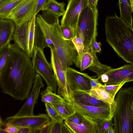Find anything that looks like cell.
Instances as JSON below:
<instances>
[{
  "instance_id": "obj_1",
  "label": "cell",
  "mask_w": 133,
  "mask_h": 133,
  "mask_svg": "<svg viewBox=\"0 0 133 133\" xmlns=\"http://www.w3.org/2000/svg\"><path fill=\"white\" fill-rule=\"evenodd\" d=\"M30 58L14 44H10L8 61L0 72V85L3 93L17 100L27 98L36 73Z\"/></svg>"
},
{
  "instance_id": "obj_2",
  "label": "cell",
  "mask_w": 133,
  "mask_h": 133,
  "mask_svg": "<svg viewBox=\"0 0 133 133\" xmlns=\"http://www.w3.org/2000/svg\"><path fill=\"white\" fill-rule=\"evenodd\" d=\"M105 28L106 42L119 57L133 64V28L115 14L106 16Z\"/></svg>"
},
{
  "instance_id": "obj_3",
  "label": "cell",
  "mask_w": 133,
  "mask_h": 133,
  "mask_svg": "<svg viewBox=\"0 0 133 133\" xmlns=\"http://www.w3.org/2000/svg\"><path fill=\"white\" fill-rule=\"evenodd\" d=\"M36 21L44 34L51 39L54 48L66 74L67 69L75 64L78 55V52L71 40L64 39L60 29L59 22L54 25L47 23L42 15L38 14Z\"/></svg>"
},
{
  "instance_id": "obj_4",
  "label": "cell",
  "mask_w": 133,
  "mask_h": 133,
  "mask_svg": "<svg viewBox=\"0 0 133 133\" xmlns=\"http://www.w3.org/2000/svg\"><path fill=\"white\" fill-rule=\"evenodd\" d=\"M112 118L115 133H133V87H122L114 98Z\"/></svg>"
},
{
  "instance_id": "obj_5",
  "label": "cell",
  "mask_w": 133,
  "mask_h": 133,
  "mask_svg": "<svg viewBox=\"0 0 133 133\" xmlns=\"http://www.w3.org/2000/svg\"><path fill=\"white\" fill-rule=\"evenodd\" d=\"M36 16L29 22L16 28L12 38L14 44L30 57L33 56L35 47H48L43 32L36 21Z\"/></svg>"
},
{
  "instance_id": "obj_6",
  "label": "cell",
  "mask_w": 133,
  "mask_h": 133,
  "mask_svg": "<svg viewBox=\"0 0 133 133\" xmlns=\"http://www.w3.org/2000/svg\"><path fill=\"white\" fill-rule=\"evenodd\" d=\"M98 15V11H94L88 5L82 10L79 16L75 30L76 36H79L83 39V51L92 53L93 42L97 35Z\"/></svg>"
},
{
  "instance_id": "obj_7",
  "label": "cell",
  "mask_w": 133,
  "mask_h": 133,
  "mask_svg": "<svg viewBox=\"0 0 133 133\" xmlns=\"http://www.w3.org/2000/svg\"><path fill=\"white\" fill-rule=\"evenodd\" d=\"M32 58V63L35 71L43 78L47 84V87L56 93L57 83L51 64L46 59L43 49L35 47Z\"/></svg>"
},
{
  "instance_id": "obj_8",
  "label": "cell",
  "mask_w": 133,
  "mask_h": 133,
  "mask_svg": "<svg viewBox=\"0 0 133 133\" xmlns=\"http://www.w3.org/2000/svg\"><path fill=\"white\" fill-rule=\"evenodd\" d=\"M51 51V63L58 88V94L68 101H70L72 92L68 83L66 74L57 55L54 48H50Z\"/></svg>"
},
{
  "instance_id": "obj_9",
  "label": "cell",
  "mask_w": 133,
  "mask_h": 133,
  "mask_svg": "<svg viewBox=\"0 0 133 133\" xmlns=\"http://www.w3.org/2000/svg\"><path fill=\"white\" fill-rule=\"evenodd\" d=\"M76 111L84 117L92 120H110L112 119L115 104L109 107H102L85 105L77 103L71 100L69 102Z\"/></svg>"
},
{
  "instance_id": "obj_10",
  "label": "cell",
  "mask_w": 133,
  "mask_h": 133,
  "mask_svg": "<svg viewBox=\"0 0 133 133\" xmlns=\"http://www.w3.org/2000/svg\"><path fill=\"white\" fill-rule=\"evenodd\" d=\"M37 0H24L11 13L7 19L14 22L16 28L30 21L35 16Z\"/></svg>"
},
{
  "instance_id": "obj_11",
  "label": "cell",
  "mask_w": 133,
  "mask_h": 133,
  "mask_svg": "<svg viewBox=\"0 0 133 133\" xmlns=\"http://www.w3.org/2000/svg\"><path fill=\"white\" fill-rule=\"evenodd\" d=\"M51 121L48 114H39L37 115L17 116L14 115L7 117L4 121L17 128L25 127L31 129L40 128Z\"/></svg>"
},
{
  "instance_id": "obj_12",
  "label": "cell",
  "mask_w": 133,
  "mask_h": 133,
  "mask_svg": "<svg viewBox=\"0 0 133 133\" xmlns=\"http://www.w3.org/2000/svg\"><path fill=\"white\" fill-rule=\"evenodd\" d=\"M88 5V0H69L61 25L72 28L76 34L75 28L79 15Z\"/></svg>"
},
{
  "instance_id": "obj_13",
  "label": "cell",
  "mask_w": 133,
  "mask_h": 133,
  "mask_svg": "<svg viewBox=\"0 0 133 133\" xmlns=\"http://www.w3.org/2000/svg\"><path fill=\"white\" fill-rule=\"evenodd\" d=\"M66 77L72 93L79 90L89 92L91 89L90 80L92 77L69 67L67 70Z\"/></svg>"
},
{
  "instance_id": "obj_14",
  "label": "cell",
  "mask_w": 133,
  "mask_h": 133,
  "mask_svg": "<svg viewBox=\"0 0 133 133\" xmlns=\"http://www.w3.org/2000/svg\"><path fill=\"white\" fill-rule=\"evenodd\" d=\"M44 86L41 76L36 73L31 91L24 104L14 116H20L33 115L34 107L37 102L40 89Z\"/></svg>"
},
{
  "instance_id": "obj_15",
  "label": "cell",
  "mask_w": 133,
  "mask_h": 133,
  "mask_svg": "<svg viewBox=\"0 0 133 133\" xmlns=\"http://www.w3.org/2000/svg\"><path fill=\"white\" fill-rule=\"evenodd\" d=\"M108 81L104 85H118L133 81V64L125 65L119 68L112 69L105 73Z\"/></svg>"
},
{
  "instance_id": "obj_16",
  "label": "cell",
  "mask_w": 133,
  "mask_h": 133,
  "mask_svg": "<svg viewBox=\"0 0 133 133\" xmlns=\"http://www.w3.org/2000/svg\"><path fill=\"white\" fill-rule=\"evenodd\" d=\"M71 100L77 103L85 105L102 107H110L115 104V102L110 104L98 99L90 95L89 92L81 90L72 92L70 100Z\"/></svg>"
},
{
  "instance_id": "obj_17",
  "label": "cell",
  "mask_w": 133,
  "mask_h": 133,
  "mask_svg": "<svg viewBox=\"0 0 133 133\" xmlns=\"http://www.w3.org/2000/svg\"><path fill=\"white\" fill-rule=\"evenodd\" d=\"M16 29L14 22L9 19H0V49L10 44Z\"/></svg>"
},
{
  "instance_id": "obj_18",
  "label": "cell",
  "mask_w": 133,
  "mask_h": 133,
  "mask_svg": "<svg viewBox=\"0 0 133 133\" xmlns=\"http://www.w3.org/2000/svg\"><path fill=\"white\" fill-rule=\"evenodd\" d=\"M85 117L84 121L78 124L70 122L66 120L64 122L72 133H97L95 123L92 119Z\"/></svg>"
},
{
  "instance_id": "obj_19",
  "label": "cell",
  "mask_w": 133,
  "mask_h": 133,
  "mask_svg": "<svg viewBox=\"0 0 133 133\" xmlns=\"http://www.w3.org/2000/svg\"><path fill=\"white\" fill-rule=\"evenodd\" d=\"M98 61L97 57H95L91 53L83 51L78 55L75 64L76 67L83 71L91 66L94 62Z\"/></svg>"
},
{
  "instance_id": "obj_20",
  "label": "cell",
  "mask_w": 133,
  "mask_h": 133,
  "mask_svg": "<svg viewBox=\"0 0 133 133\" xmlns=\"http://www.w3.org/2000/svg\"><path fill=\"white\" fill-rule=\"evenodd\" d=\"M120 17L127 24L133 27L131 5L130 0H118Z\"/></svg>"
},
{
  "instance_id": "obj_21",
  "label": "cell",
  "mask_w": 133,
  "mask_h": 133,
  "mask_svg": "<svg viewBox=\"0 0 133 133\" xmlns=\"http://www.w3.org/2000/svg\"><path fill=\"white\" fill-rule=\"evenodd\" d=\"M52 105L56 110L59 115L64 120L76 112L70 103L64 98L63 101Z\"/></svg>"
},
{
  "instance_id": "obj_22",
  "label": "cell",
  "mask_w": 133,
  "mask_h": 133,
  "mask_svg": "<svg viewBox=\"0 0 133 133\" xmlns=\"http://www.w3.org/2000/svg\"><path fill=\"white\" fill-rule=\"evenodd\" d=\"M64 6L63 3H60L56 0H48L41 10L49 12L60 17L63 16L65 13Z\"/></svg>"
},
{
  "instance_id": "obj_23",
  "label": "cell",
  "mask_w": 133,
  "mask_h": 133,
  "mask_svg": "<svg viewBox=\"0 0 133 133\" xmlns=\"http://www.w3.org/2000/svg\"><path fill=\"white\" fill-rule=\"evenodd\" d=\"M89 93L96 99L110 104L115 102V98L102 88L91 89Z\"/></svg>"
},
{
  "instance_id": "obj_24",
  "label": "cell",
  "mask_w": 133,
  "mask_h": 133,
  "mask_svg": "<svg viewBox=\"0 0 133 133\" xmlns=\"http://www.w3.org/2000/svg\"><path fill=\"white\" fill-rule=\"evenodd\" d=\"M41 95V101L44 103H48L53 105L64 100L63 98L61 96L56 94L47 87L42 92Z\"/></svg>"
},
{
  "instance_id": "obj_25",
  "label": "cell",
  "mask_w": 133,
  "mask_h": 133,
  "mask_svg": "<svg viewBox=\"0 0 133 133\" xmlns=\"http://www.w3.org/2000/svg\"><path fill=\"white\" fill-rule=\"evenodd\" d=\"M24 0H11L0 7V18L7 19L11 12Z\"/></svg>"
},
{
  "instance_id": "obj_26",
  "label": "cell",
  "mask_w": 133,
  "mask_h": 133,
  "mask_svg": "<svg viewBox=\"0 0 133 133\" xmlns=\"http://www.w3.org/2000/svg\"><path fill=\"white\" fill-rule=\"evenodd\" d=\"M113 68L111 66L101 63L99 61L95 62L88 68L89 70L96 73L98 76H100L109 71Z\"/></svg>"
},
{
  "instance_id": "obj_27",
  "label": "cell",
  "mask_w": 133,
  "mask_h": 133,
  "mask_svg": "<svg viewBox=\"0 0 133 133\" xmlns=\"http://www.w3.org/2000/svg\"><path fill=\"white\" fill-rule=\"evenodd\" d=\"M93 120L95 123L97 133L106 132L110 127L114 125V124L112 122V119L110 120L98 119Z\"/></svg>"
},
{
  "instance_id": "obj_28",
  "label": "cell",
  "mask_w": 133,
  "mask_h": 133,
  "mask_svg": "<svg viewBox=\"0 0 133 133\" xmlns=\"http://www.w3.org/2000/svg\"><path fill=\"white\" fill-rule=\"evenodd\" d=\"M51 121L50 133H72L63 121L61 122Z\"/></svg>"
},
{
  "instance_id": "obj_29",
  "label": "cell",
  "mask_w": 133,
  "mask_h": 133,
  "mask_svg": "<svg viewBox=\"0 0 133 133\" xmlns=\"http://www.w3.org/2000/svg\"><path fill=\"white\" fill-rule=\"evenodd\" d=\"M46 110L51 120L54 121L61 122L64 119L59 115L55 107L51 104L45 103Z\"/></svg>"
},
{
  "instance_id": "obj_30",
  "label": "cell",
  "mask_w": 133,
  "mask_h": 133,
  "mask_svg": "<svg viewBox=\"0 0 133 133\" xmlns=\"http://www.w3.org/2000/svg\"><path fill=\"white\" fill-rule=\"evenodd\" d=\"M11 44L0 49V72L3 70L8 61Z\"/></svg>"
},
{
  "instance_id": "obj_31",
  "label": "cell",
  "mask_w": 133,
  "mask_h": 133,
  "mask_svg": "<svg viewBox=\"0 0 133 133\" xmlns=\"http://www.w3.org/2000/svg\"><path fill=\"white\" fill-rule=\"evenodd\" d=\"M45 12L41 15L43 19L48 24L53 26L59 22V16L49 12Z\"/></svg>"
},
{
  "instance_id": "obj_32",
  "label": "cell",
  "mask_w": 133,
  "mask_h": 133,
  "mask_svg": "<svg viewBox=\"0 0 133 133\" xmlns=\"http://www.w3.org/2000/svg\"><path fill=\"white\" fill-rule=\"evenodd\" d=\"M60 29L62 36L65 39L71 40L76 36L73 29L70 27L60 25Z\"/></svg>"
},
{
  "instance_id": "obj_33",
  "label": "cell",
  "mask_w": 133,
  "mask_h": 133,
  "mask_svg": "<svg viewBox=\"0 0 133 133\" xmlns=\"http://www.w3.org/2000/svg\"><path fill=\"white\" fill-rule=\"evenodd\" d=\"M124 84L118 85H103L102 84L99 88H102L112 95L114 98L117 93Z\"/></svg>"
},
{
  "instance_id": "obj_34",
  "label": "cell",
  "mask_w": 133,
  "mask_h": 133,
  "mask_svg": "<svg viewBox=\"0 0 133 133\" xmlns=\"http://www.w3.org/2000/svg\"><path fill=\"white\" fill-rule=\"evenodd\" d=\"M71 41L74 44L78 54V55L81 54L83 51L84 45V41L82 38L79 35L75 36Z\"/></svg>"
},
{
  "instance_id": "obj_35",
  "label": "cell",
  "mask_w": 133,
  "mask_h": 133,
  "mask_svg": "<svg viewBox=\"0 0 133 133\" xmlns=\"http://www.w3.org/2000/svg\"><path fill=\"white\" fill-rule=\"evenodd\" d=\"M85 117L77 111L72 115L69 117L66 120L71 123L78 124L83 122Z\"/></svg>"
},
{
  "instance_id": "obj_36",
  "label": "cell",
  "mask_w": 133,
  "mask_h": 133,
  "mask_svg": "<svg viewBox=\"0 0 133 133\" xmlns=\"http://www.w3.org/2000/svg\"><path fill=\"white\" fill-rule=\"evenodd\" d=\"M101 44L100 42H97L96 38L94 40L92 49V54L94 56H96V52L99 53L101 51Z\"/></svg>"
},
{
  "instance_id": "obj_37",
  "label": "cell",
  "mask_w": 133,
  "mask_h": 133,
  "mask_svg": "<svg viewBox=\"0 0 133 133\" xmlns=\"http://www.w3.org/2000/svg\"><path fill=\"white\" fill-rule=\"evenodd\" d=\"M48 0H37L35 16H36L38 12L42 10L43 6Z\"/></svg>"
},
{
  "instance_id": "obj_38",
  "label": "cell",
  "mask_w": 133,
  "mask_h": 133,
  "mask_svg": "<svg viewBox=\"0 0 133 133\" xmlns=\"http://www.w3.org/2000/svg\"><path fill=\"white\" fill-rule=\"evenodd\" d=\"M52 122L51 121L40 128V133H50Z\"/></svg>"
},
{
  "instance_id": "obj_39",
  "label": "cell",
  "mask_w": 133,
  "mask_h": 133,
  "mask_svg": "<svg viewBox=\"0 0 133 133\" xmlns=\"http://www.w3.org/2000/svg\"><path fill=\"white\" fill-rule=\"evenodd\" d=\"M7 133H17L18 128L9 124H6L4 128Z\"/></svg>"
},
{
  "instance_id": "obj_40",
  "label": "cell",
  "mask_w": 133,
  "mask_h": 133,
  "mask_svg": "<svg viewBox=\"0 0 133 133\" xmlns=\"http://www.w3.org/2000/svg\"><path fill=\"white\" fill-rule=\"evenodd\" d=\"M95 77H92L90 80L91 89L99 88L101 84L99 81V79L97 77L95 78Z\"/></svg>"
},
{
  "instance_id": "obj_41",
  "label": "cell",
  "mask_w": 133,
  "mask_h": 133,
  "mask_svg": "<svg viewBox=\"0 0 133 133\" xmlns=\"http://www.w3.org/2000/svg\"><path fill=\"white\" fill-rule=\"evenodd\" d=\"M98 0H88V5L95 12L97 11V5Z\"/></svg>"
},
{
  "instance_id": "obj_42",
  "label": "cell",
  "mask_w": 133,
  "mask_h": 133,
  "mask_svg": "<svg viewBox=\"0 0 133 133\" xmlns=\"http://www.w3.org/2000/svg\"><path fill=\"white\" fill-rule=\"evenodd\" d=\"M17 133H30L31 129L25 127L18 128Z\"/></svg>"
},
{
  "instance_id": "obj_43",
  "label": "cell",
  "mask_w": 133,
  "mask_h": 133,
  "mask_svg": "<svg viewBox=\"0 0 133 133\" xmlns=\"http://www.w3.org/2000/svg\"><path fill=\"white\" fill-rule=\"evenodd\" d=\"M40 128L31 129L30 133H40Z\"/></svg>"
},
{
  "instance_id": "obj_44",
  "label": "cell",
  "mask_w": 133,
  "mask_h": 133,
  "mask_svg": "<svg viewBox=\"0 0 133 133\" xmlns=\"http://www.w3.org/2000/svg\"><path fill=\"white\" fill-rule=\"evenodd\" d=\"M113 126H111L108 129L106 132L108 133H115L114 129L113 127Z\"/></svg>"
},
{
  "instance_id": "obj_45",
  "label": "cell",
  "mask_w": 133,
  "mask_h": 133,
  "mask_svg": "<svg viewBox=\"0 0 133 133\" xmlns=\"http://www.w3.org/2000/svg\"><path fill=\"white\" fill-rule=\"evenodd\" d=\"M11 0H0V7L4 4Z\"/></svg>"
},
{
  "instance_id": "obj_46",
  "label": "cell",
  "mask_w": 133,
  "mask_h": 133,
  "mask_svg": "<svg viewBox=\"0 0 133 133\" xmlns=\"http://www.w3.org/2000/svg\"><path fill=\"white\" fill-rule=\"evenodd\" d=\"M131 7L132 12L133 13V0H130Z\"/></svg>"
},
{
  "instance_id": "obj_47",
  "label": "cell",
  "mask_w": 133,
  "mask_h": 133,
  "mask_svg": "<svg viewBox=\"0 0 133 133\" xmlns=\"http://www.w3.org/2000/svg\"><path fill=\"white\" fill-rule=\"evenodd\" d=\"M0 133H7L4 129H0Z\"/></svg>"
},
{
  "instance_id": "obj_48",
  "label": "cell",
  "mask_w": 133,
  "mask_h": 133,
  "mask_svg": "<svg viewBox=\"0 0 133 133\" xmlns=\"http://www.w3.org/2000/svg\"><path fill=\"white\" fill-rule=\"evenodd\" d=\"M131 109L132 111V112L133 115V102L132 104L131 105Z\"/></svg>"
}]
</instances>
